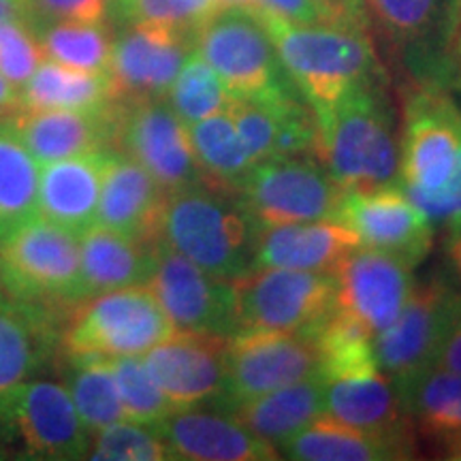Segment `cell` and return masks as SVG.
<instances>
[{
	"label": "cell",
	"instance_id": "obj_1",
	"mask_svg": "<svg viewBox=\"0 0 461 461\" xmlns=\"http://www.w3.org/2000/svg\"><path fill=\"white\" fill-rule=\"evenodd\" d=\"M397 186L434 227L461 216V107L445 86L408 84Z\"/></svg>",
	"mask_w": 461,
	"mask_h": 461
},
{
	"label": "cell",
	"instance_id": "obj_2",
	"mask_svg": "<svg viewBox=\"0 0 461 461\" xmlns=\"http://www.w3.org/2000/svg\"><path fill=\"white\" fill-rule=\"evenodd\" d=\"M314 115L319 124L314 158L339 188L376 190L400 184L402 132L387 77L357 86Z\"/></svg>",
	"mask_w": 461,
	"mask_h": 461
},
{
	"label": "cell",
	"instance_id": "obj_3",
	"mask_svg": "<svg viewBox=\"0 0 461 461\" xmlns=\"http://www.w3.org/2000/svg\"><path fill=\"white\" fill-rule=\"evenodd\" d=\"M257 15L267 28L288 77L314 112L342 99L357 86L387 77L367 28L330 22L291 24L267 14Z\"/></svg>",
	"mask_w": 461,
	"mask_h": 461
},
{
	"label": "cell",
	"instance_id": "obj_4",
	"mask_svg": "<svg viewBox=\"0 0 461 461\" xmlns=\"http://www.w3.org/2000/svg\"><path fill=\"white\" fill-rule=\"evenodd\" d=\"M160 240L222 280L241 278L255 263V222L233 193L207 184L167 193Z\"/></svg>",
	"mask_w": 461,
	"mask_h": 461
},
{
	"label": "cell",
	"instance_id": "obj_5",
	"mask_svg": "<svg viewBox=\"0 0 461 461\" xmlns=\"http://www.w3.org/2000/svg\"><path fill=\"white\" fill-rule=\"evenodd\" d=\"M0 291L37 312H71L82 302L79 235L37 216L0 240Z\"/></svg>",
	"mask_w": 461,
	"mask_h": 461
},
{
	"label": "cell",
	"instance_id": "obj_6",
	"mask_svg": "<svg viewBox=\"0 0 461 461\" xmlns=\"http://www.w3.org/2000/svg\"><path fill=\"white\" fill-rule=\"evenodd\" d=\"M459 9L461 0H366V22L408 84L447 88L455 79Z\"/></svg>",
	"mask_w": 461,
	"mask_h": 461
},
{
	"label": "cell",
	"instance_id": "obj_7",
	"mask_svg": "<svg viewBox=\"0 0 461 461\" xmlns=\"http://www.w3.org/2000/svg\"><path fill=\"white\" fill-rule=\"evenodd\" d=\"M173 330L149 285H132L75 305L60 344L65 355L75 357H141Z\"/></svg>",
	"mask_w": 461,
	"mask_h": 461
},
{
	"label": "cell",
	"instance_id": "obj_8",
	"mask_svg": "<svg viewBox=\"0 0 461 461\" xmlns=\"http://www.w3.org/2000/svg\"><path fill=\"white\" fill-rule=\"evenodd\" d=\"M194 50L235 99H267L297 88L267 28L248 7H218L194 34Z\"/></svg>",
	"mask_w": 461,
	"mask_h": 461
},
{
	"label": "cell",
	"instance_id": "obj_9",
	"mask_svg": "<svg viewBox=\"0 0 461 461\" xmlns=\"http://www.w3.org/2000/svg\"><path fill=\"white\" fill-rule=\"evenodd\" d=\"M233 288L240 331H285L312 338L338 310L336 272L258 267L233 280Z\"/></svg>",
	"mask_w": 461,
	"mask_h": 461
},
{
	"label": "cell",
	"instance_id": "obj_10",
	"mask_svg": "<svg viewBox=\"0 0 461 461\" xmlns=\"http://www.w3.org/2000/svg\"><path fill=\"white\" fill-rule=\"evenodd\" d=\"M233 194L263 229L336 221L344 188L314 157H280L252 165Z\"/></svg>",
	"mask_w": 461,
	"mask_h": 461
},
{
	"label": "cell",
	"instance_id": "obj_11",
	"mask_svg": "<svg viewBox=\"0 0 461 461\" xmlns=\"http://www.w3.org/2000/svg\"><path fill=\"white\" fill-rule=\"evenodd\" d=\"M113 148L140 163L165 193L205 184L188 126L167 99H118Z\"/></svg>",
	"mask_w": 461,
	"mask_h": 461
},
{
	"label": "cell",
	"instance_id": "obj_12",
	"mask_svg": "<svg viewBox=\"0 0 461 461\" xmlns=\"http://www.w3.org/2000/svg\"><path fill=\"white\" fill-rule=\"evenodd\" d=\"M316 376L321 378V361L312 338L244 330L230 338L222 393L210 406L227 412L241 402Z\"/></svg>",
	"mask_w": 461,
	"mask_h": 461
},
{
	"label": "cell",
	"instance_id": "obj_13",
	"mask_svg": "<svg viewBox=\"0 0 461 461\" xmlns=\"http://www.w3.org/2000/svg\"><path fill=\"white\" fill-rule=\"evenodd\" d=\"M149 288L176 330L207 331L233 338L240 331L233 280L203 272L163 240L154 248Z\"/></svg>",
	"mask_w": 461,
	"mask_h": 461
},
{
	"label": "cell",
	"instance_id": "obj_14",
	"mask_svg": "<svg viewBox=\"0 0 461 461\" xmlns=\"http://www.w3.org/2000/svg\"><path fill=\"white\" fill-rule=\"evenodd\" d=\"M459 299L461 293L442 278L414 285L397 319L374 336L378 370L400 380L434 366Z\"/></svg>",
	"mask_w": 461,
	"mask_h": 461
},
{
	"label": "cell",
	"instance_id": "obj_15",
	"mask_svg": "<svg viewBox=\"0 0 461 461\" xmlns=\"http://www.w3.org/2000/svg\"><path fill=\"white\" fill-rule=\"evenodd\" d=\"M336 221L353 230L361 246L393 255L411 267L434 246V222L400 186L344 190Z\"/></svg>",
	"mask_w": 461,
	"mask_h": 461
},
{
	"label": "cell",
	"instance_id": "obj_16",
	"mask_svg": "<svg viewBox=\"0 0 461 461\" xmlns=\"http://www.w3.org/2000/svg\"><path fill=\"white\" fill-rule=\"evenodd\" d=\"M229 342L218 333L173 330L141 359L176 411L205 406L222 393Z\"/></svg>",
	"mask_w": 461,
	"mask_h": 461
},
{
	"label": "cell",
	"instance_id": "obj_17",
	"mask_svg": "<svg viewBox=\"0 0 461 461\" xmlns=\"http://www.w3.org/2000/svg\"><path fill=\"white\" fill-rule=\"evenodd\" d=\"M0 423L15 431L32 457L84 459L90 453L92 434L65 384L54 380H28Z\"/></svg>",
	"mask_w": 461,
	"mask_h": 461
},
{
	"label": "cell",
	"instance_id": "obj_18",
	"mask_svg": "<svg viewBox=\"0 0 461 461\" xmlns=\"http://www.w3.org/2000/svg\"><path fill=\"white\" fill-rule=\"evenodd\" d=\"M194 37L152 24H122L113 34L112 73L118 99H165Z\"/></svg>",
	"mask_w": 461,
	"mask_h": 461
},
{
	"label": "cell",
	"instance_id": "obj_19",
	"mask_svg": "<svg viewBox=\"0 0 461 461\" xmlns=\"http://www.w3.org/2000/svg\"><path fill=\"white\" fill-rule=\"evenodd\" d=\"M338 308L374 336L387 330L411 297L412 267L387 252L359 246L338 265Z\"/></svg>",
	"mask_w": 461,
	"mask_h": 461
},
{
	"label": "cell",
	"instance_id": "obj_20",
	"mask_svg": "<svg viewBox=\"0 0 461 461\" xmlns=\"http://www.w3.org/2000/svg\"><path fill=\"white\" fill-rule=\"evenodd\" d=\"M157 428L176 459L274 461L280 457L274 445L216 408H182L171 412Z\"/></svg>",
	"mask_w": 461,
	"mask_h": 461
},
{
	"label": "cell",
	"instance_id": "obj_21",
	"mask_svg": "<svg viewBox=\"0 0 461 461\" xmlns=\"http://www.w3.org/2000/svg\"><path fill=\"white\" fill-rule=\"evenodd\" d=\"M167 193L140 163L109 148L96 224L137 241L160 240Z\"/></svg>",
	"mask_w": 461,
	"mask_h": 461
},
{
	"label": "cell",
	"instance_id": "obj_22",
	"mask_svg": "<svg viewBox=\"0 0 461 461\" xmlns=\"http://www.w3.org/2000/svg\"><path fill=\"white\" fill-rule=\"evenodd\" d=\"M325 412L406 448L414 457L419 455L417 436L402 406L400 389L383 372L325 383Z\"/></svg>",
	"mask_w": 461,
	"mask_h": 461
},
{
	"label": "cell",
	"instance_id": "obj_23",
	"mask_svg": "<svg viewBox=\"0 0 461 461\" xmlns=\"http://www.w3.org/2000/svg\"><path fill=\"white\" fill-rule=\"evenodd\" d=\"M118 101L99 109H22L11 122L39 163L113 148Z\"/></svg>",
	"mask_w": 461,
	"mask_h": 461
},
{
	"label": "cell",
	"instance_id": "obj_24",
	"mask_svg": "<svg viewBox=\"0 0 461 461\" xmlns=\"http://www.w3.org/2000/svg\"><path fill=\"white\" fill-rule=\"evenodd\" d=\"M107 152L109 148L43 163L39 176V216L75 235L95 227Z\"/></svg>",
	"mask_w": 461,
	"mask_h": 461
},
{
	"label": "cell",
	"instance_id": "obj_25",
	"mask_svg": "<svg viewBox=\"0 0 461 461\" xmlns=\"http://www.w3.org/2000/svg\"><path fill=\"white\" fill-rule=\"evenodd\" d=\"M359 246V238L338 221L263 227L257 229L252 269L286 267L336 272L338 265Z\"/></svg>",
	"mask_w": 461,
	"mask_h": 461
},
{
	"label": "cell",
	"instance_id": "obj_26",
	"mask_svg": "<svg viewBox=\"0 0 461 461\" xmlns=\"http://www.w3.org/2000/svg\"><path fill=\"white\" fill-rule=\"evenodd\" d=\"M395 384L417 440L461 459V374L429 366Z\"/></svg>",
	"mask_w": 461,
	"mask_h": 461
},
{
	"label": "cell",
	"instance_id": "obj_27",
	"mask_svg": "<svg viewBox=\"0 0 461 461\" xmlns=\"http://www.w3.org/2000/svg\"><path fill=\"white\" fill-rule=\"evenodd\" d=\"M154 244L137 241L95 224L79 235V295L82 302L132 285H148L154 272ZM79 302V303H82Z\"/></svg>",
	"mask_w": 461,
	"mask_h": 461
},
{
	"label": "cell",
	"instance_id": "obj_28",
	"mask_svg": "<svg viewBox=\"0 0 461 461\" xmlns=\"http://www.w3.org/2000/svg\"><path fill=\"white\" fill-rule=\"evenodd\" d=\"M51 319L0 291V419L48 359L56 333Z\"/></svg>",
	"mask_w": 461,
	"mask_h": 461
},
{
	"label": "cell",
	"instance_id": "obj_29",
	"mask_svg": "<svg viewBox=\"0 0 461 461\" xmlns=\"http://www.w3.org/2000/svg\"><path fill=\"white\" fill-rule=\"evenodd\" d=\"M322 412H325V383L319 376L269 391L227 411L229 417L274 447L297 434Z\"/></svg>",
	"mask_w": 461,
	"mask_h": 461
},
{
	"label": "cell",
	"instance_id": "obj_30",
	"mask_svg": "<svg viewBox=\"0 0 461 461\" xmlns=\"http://www.w3.org/2000/svg\"><path fill=\"white\" fill-rule=\"evenodd\" d=\"M276 448L280 457L295 461H391L414 457L406 448L357 429L327 412Z\"/></svg>",
	"mask_w": 461,
	"mask_h": 461
},
{
	"label": "cell",
	"instance_id": "obj_31",
	"mask_svg": "<svg viewBox=\"0 0 461 461\" xmlns=\"http://www.w3.org/2000/svg\"><path fill=\"white\" fill-rule=\"evenodd\" d=\"M118 101L112 73L79 71L43 60L20 88L22 109H99Z\"/></svg>",
	"mask_w": 461,
	"mask_h": 461
},
{
	"label": "cell",
	"instance_id": "obj_32",
	"mask_svg": "<svg viewBox=\"0 0 461 461\" xmlns=\"http://www.w3.org/2000/svg\"><path fill=\"white\" fill-rule=\"evenodd\" d=\"M41 163L11 120H0V240L39 216Z\"/></svg>",
	"mask_w": 461,
	"mask_h": 461
},
{
	"label": "cell",
	"instance_id": "obj_33",
	"mask_svg": "<svg viewBox=\"0 0 461 461\" xmlns=\"http://www.w3.org/2000/svg\"><path fill=\"white\" fill-rule=\"evenodd\" d=\"M188 132L207 186L235 193L255 163L244 149L229 109L188 124Z\"/></svg>",
	"mask_w": 461,
	"mask_h": 461
},
{
	"label": "cell",
	"instance_id": "obj_34",
	"mask_svg": "<svg viewBox=\"0 0 461 461\" xmlns=\"http://www.w3.org/2000/svg\"><path fill=\"white\" fill-rule=\"evenodd\" d=\"M45 60L79 71L109 73L112 68L113 34L105 22L34 20Z\"/></svg>",
	"mask_w": 461,
	"mask_h": 461
},
{
	"label": "cell",
	"instance_id": "obj_35",
	"mask_svg": "<svg viewBox=\"0 0 461 461\" xmlns=\"http://www.w3.org/2000/svg\"><path fill=\"white\" fill-rule=\"evenodd\" d=\"M312 339L319 350L321 378L325 383L380 372L374 353V333L344 310L338 308Z\"/></svg>",
	"mask_w": 461,
	"mask_h": 461
},
{
	"label": "cell",
	"instance_id": "obj_36",
	"mask_svg": "<svg viewBox=\"0 0 461 461\" xmlns=\"http://www.w3.org/2000/svg\"><path fill=\"white\" fill-rule=\"evenodd\" d=\"M65 387L90 434L124 419L107 357L67 355Z\"/></svg>",
	"mask_w": 461,
	"mask_h": 461
},
{
	"label": "cell",
	"instance_id": "obj_37",
	"mask_svg": "<svg viewBox=\"0 0 461 461\" xmlns=\"http://www.w3.org/2000/svg\"><path fill=\"white\" fill-rule=\"evenodd\" d=\"M165 99L173 112L180 115L182 122L188 126L210 118V115L227 112L233 96L214 68L207 65L197 50H193L177 77L173 79Z\"/></svg>",
	"mask_w": 461,
	"mask_h": 461
},
{
	"label": "cell",
	"instance_id": "obj_38",
	"mask_svg": "<svg viewBox=\"0 0 461 461\" xmlns=\"http://www.w3.org/2000/svg\"><path fill=\"white\" fill-rule=\"evenodd\" d=\"M109 366H112L126 420L158 425L171 412H176V406L160 391L141 357H112Z\"/></svg>",
	"mask_w": 461,
	"mask_h": 461
},
{
	"label": "cell",
	"instance_id": "obj_39",
	"mask_svg": "<svg viewBox=\"0 0 461 461\" xmlns=\"http://www.w3.org/2000/svg\"><path fill=\"white\" fill-rule=\"evenodd\" d=\"M218 7V0H112L109 14L120 24L163 26L194 37Z\"/></svg>",
	"mask_w": 461,
	"mask_h": 461
},
{
	"label": "cell",
	"instance_id": "obj_40",
	"mask_svg": "<svg viewBox=\"0 0 461 461\" xmlns=\"http://www.w3.org/2000/svg\"><path fill=\"white\" fill-rule=\"evenodd\" d=\"M88 457L107 461L176 459L157 425H143L126 419L92 434Z\"/></svg>",
	"mask_w": 461,
	"mask_h": 461
},
{
	"label": "cell",
	"instance_id": "obj_41",
	"mask_svg": "<svg viewBox=\"0 0 461 461\" xmlns=\"http://www.w3.org/2000/svg\"><path fill=\"white\" fill-rule=\"evenodd\" d=\"M45 60L32 17L0 26V75L17 90Z\"/></svg>",
	"mask_w": 461,
	"mask_h": 461
},
{
	"label": "cell",
	"instance_id": "obj_42",
	"mask_svg": "<svg viewBox=\"0 0 461 461\" xmlns=\"http://www.w3.org/2000/svg\"><path fill=\"white\" fill-rule=\"evenodd\" d=\"M34 20L105 22L112 0H28Z\"/></svg>",
	"mask_w": 461,
	"mask_h": 461
},
{
	"label": "cell",
	"instance_id": "obj_43",
	"mask_svg": "<svg viewBox=\"0 0 461 461\" xmlns=\"http://www.w3.org/2000/svg\"><path fill=\"white\" fill-rule=\"evenodd\" d=\"M250 9L257 14H267L278 20L291 22V24H325L330 22L316 0H255Z\"/></svg>",
	"mask_w": 461,
	"mask_h": 461
},
{
	"label": "cell",
	"instance_id": "obj_44",
	"mask_svg": "<svg viewBox=\"0 0 461 461\" xmlns=\"http://www.w3.org/2000/svg\"><path fill=\"white\" fill-rule=\"evenodd\" d=\"M434 366L442 367V370L461 374V299L457 308H455L451 322H448L440 348H438Z\"/></svg>",
	"mask_w": 461,
	"mask_h": 461
},
{
	"label": "cell",
	"instance_id": "obj_45",
	"mask_svg": "<svg viewBox=\"0 0 461 461\" xmlns=\"http://www.w3.org/2000/svg\"><path fill=\"white\" fill-rule=\"evenodd\" d=\"M331 24L367 28L366 0H316Z\"/></svg>",
	"mask_w": 461,
	"mask_h": 461
},
{
	"label": "cell",
	"instance_id": "obj_46",
	"mask_svg": "<svg viewBox=\"0 0 461 461\" xmlns=\"http://www.w3.org/2000/svg\"><path fill=\"white\" fill-rule=\"evenodd\" d=\"M20 112V90L0 75V120H14Z\"/></svg>",
	"mask_w": 461,
	"mask_h": 461
},
{
	"label": "cell",
	"instance_id": "obj_47",
	"mask_svg": "<svg viewBox=\"0 0 461 461\" xmlns=\"http://www.w3.org/2000/svg\"><path fill=\"white\" fill-rule=\"evenodd\" d=\"M447 238H445V250L448 257V263L455 269V274L461 278V216L451 224H447Z\"/></svg>",
	"mask_w": 461,
	"mask_h": 461
},
{
	"label": "cell",
	"instance_id": "obj_48",
	"mask_svg": "<svg viewBox=\"0 0 461 461\" xmlns=\"http://www.w3.org/2000/svg\"><path fill=\"white\" fill-rule=\"evenodd\" d=\"M24 17H32L28 0H0V26L11 20H24Z\"/></svg>",
	"mask_w": 461,
	"mask_h": 461
},
{
	"label": "cell",
	"instance_id": "obj_49",
	"mask_svg": "<svg viewBox=\"0 0 461 461\" xmlns=\"http://www.w3.org/2000/svg\"><path fill=\"white\" fill-rule=\"evenodd\" d=\"M455 79H459L461 82V9H459L457 37H455Z\"/></svg>",
	"mask_w": 461,
	"mask_h": 461
},
{
	"label": "cell",
	"instance_id": "obj_50",
	"mask_svg": "<svg viewBox=\"0 0 461 461\" xmlns=\"http://www.w3.org/2000/svg\"><path fill=\"white\" fill-rule=\"evenodd\" d=\"M221 7H248L250 9L255 5V0H218Z\"/></svg>",
	"mask_w": 461,
	"mask_h": 461
}]
</instances>
